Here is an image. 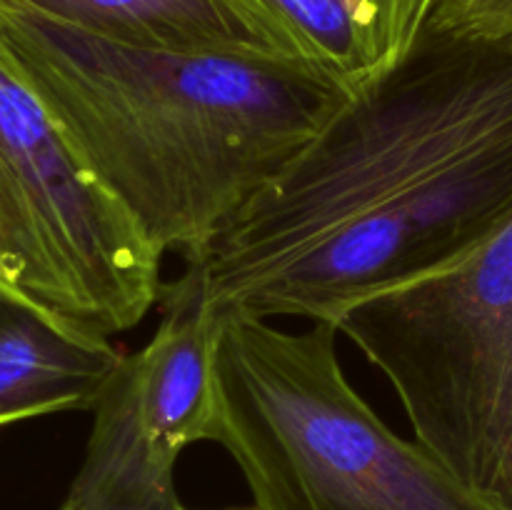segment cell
Returning a JSON list of instances; mask_svg holds the SVG:
<instances>
[{"instance_id":"cell-8","label":"cell","mask_w":512,"mask_h":510,"mask_svg":"<svg viewBox=\"0 0 512 510\" xmlns=\"http://www.w3.org/2000/svg\"><path fill=\"white\" fill-rule=\"evenodd\" d=\"M120 358L110 338L0 283V428L93 410Z\"/></svg>"},{"instance_id":"cell-10","label":"cell","mask_w":512,"mask_h":510,"mask_svg":"<svg viewBox=\"0 0 512 510\" xmlns=\"http://www.w3.org/2000/svg\"><path fill=\"white\" fill-rule=\"evenodd\" d=\"M428 30L453 38H510L512 0H438Z\"/></svg>"},{"instance_id":"cell-9","label":"cell","mask_w":512,"mask_h":510,"mask_svg":"<svg viewBox=\"0 0 512 510\" xmlns=\"http://www.w3.org/2000/svg\"><path fill=\"white\" fill-rule=\"evenodd\" d=\"M40 18L128 45L165 50H258L218 0H0ZM278 55V53H275Z\"/></svg>"},{"instance_id":"cell-7","label":"cell","mask_w":512,"mask_h":510,"mask_svg":"<svg viewBox=\"0 0 512 510\" xmlns=\"http://www.w3.org/2000/svg\"><path fill=\"white\" fill-rule=\"evenodd\" d=\"M263 48L298 60L350 93L398 68L438 0H218Z\"/></svg>"},{"instance_id":"cell-4","label":"cell","mask_w":512,"mask_h":510,"mask_svg":"<svg viewBox=\"0 0 512 510\" xmlns=\"http://www.w3.org/2000/svg\"><path fill=\"white\" fill-rule=\"evenodd\" d=\"M338 330L385 375L415 440L512 510V215L448 268L360 300Z\"/></svg>"},{"instance_id":"cell-11","label":"cell","mask_w":512,"mask_h":510,"mask_svg":"<svg viewBox=\"0 0 512 510\" xmlns=\"http://www.w3.org/2000/svg\"><path fill=\"white\" fill-rule=\"evenodd\" d=\"M185 510H188V508H185ZM228 510H255V508H253V505H250V508H228Z\"/></svg>"},{"instance_id":"cell-3","label":"cell","mask_w":512,"mask_h":510,"mask_svg":"<svg viewBox=\"0 0 512 510\" xmlns=\"http://www.w3.org/2000/svg\"><path fill=\"white\" fill-rule=\"evenodd\" d=\"M340 330L230 313L218 343L223 445L255 510H498L353 388Z\"/></svg>"},{"instance_id":"cell-6","label":"cell","mask_w":512,"mask_h":510,"mask_svg":"<svg viewBox=\"0 0 512 510\" xmlns=\"http://www.w3.org/2000/svg\"><path fill=\"white\" fill-rule=\"evenodd\" d=\"M160 323L120 358L90 410L85 458L60 510H185L175 468L190 445L220 433L223 315L198 263L163 285Z\"/></svg>"},{"instance_id":"cell-1","label":"cell","mask_w":512,"mask_h":510,"mask_svg":"<svg viewBox=\"0 0 512 510\" xmlns=\"http://www.w3.org/2000/svg\"><path fill=\"white\" fill-rule=\"evenodd\" d=\"M512 215V35L425 30L200 255L218 313L338 325Z\"/></svg>"},{"instance_id":"cell-5","label":"cell","mask_w":512,"mask_h":510,"mask_svg":"<svg viewBox=\"0 0 512 510\" xmlns=\"http://www.w3.org/2000/svg\"><path fill=\"white\" fill-rule=\"evenodd\" d=\"M163 258L85 170L0 40V283L113 338L158 308Z\"/></svg>"},{"instance_id":"cell-2","label":"cell","mask_w":512,"mask_h":510,"mask_svg":"<svg viewBox=\"0 0 512 510\" xmlns=\"http://www.w3.org/2000/svg\"><path fill=\"white\" fill-rule=\"evenodd\" d=\"M0 40L85 170L183 260H198L353 95L283 55L143 48L3 3Z\"/></svg>"}]
</instances>
